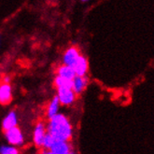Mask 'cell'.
Listing matches in <instances>:
<instances>
[{"mask_svg":"<svg viewBox=\"0 0 154 154\" xmlns=\"http://www.w3.org/2000/svg\"><path fill=\"white\" fill-rule=\"evenodd\" d=\"M80 55H81V52L78 47L70 46L65 51L64 53H63L62 62H63V64H65V65L73 66V65L75 64L76 61L79 59Z\"/></svg>","mask_w":154,"mask_h":154,"instance_id":"cell-6","label":"cell"},{"mask_svg":"<svg viewBox=\"0 0 154 154\" xmlns=\"http://www.w3.org/2000/svg\"><path fill=\"white\" fill-rule=\"evenodd\" d=\"M74 153L73 146L70 141L55 140L49 149V154H71Z\"/></svg>","mask_w":154,"mask_h":154,"instance_id":"cell-5","label":"cell"},{"mask_svg":"<svg viewBox=\"0 0 154 154\" xmlns=\"http://www.w3.org/2000/svg\"><path fill=\"white\" fill-rule=\"evenodd\" d=\"M56 90H57L56 96L61 106H71L75 104L78 95L71 88H60Z\"/></svg>","mask_w":154,"mask_h":154,"instance_id":"cell-4","label":"cell"},{"mask_svg":"<svg viewBox=\"0 0 154 154\" xmlns=\"http://www.w3.org/2000/svg\"><path fill=\"white\" fill-rule=\"evenodd\" d=\"M71 79H67L60 76H55L53 79V85L56 89H60V88H71Z\"/></svg>","mask_w":154,"mask_h":154,"instance_id":"cell-13","label":"cell"},{"mask_svg":"<svg viewBox=\"0 0 154 154\" xmlns=\"http://www.w3.org/2000/svg\"><path fill=\"white\" fill-rule=\"evenodd\" d=\"M48 134L47 131V124L42 121H39L35 123L34 130H33V134H32V140L33 144L35 148L41 149L43 146V141L44 138Z\"/></svg>","mask_w":154,"mask_h":154,"instance_id":"cell-3","label":"cell"},{"mask_svg":"<svg viewBox=\"0 0 154 154\" xmlns=\"http://www.w3.org/2000/svg\"><path fill=\"white\" fill-rule=\"evenodd\" d=\"M18 123H19V117H18L17 112L15 110H11L2 120L1 127L2 130L5 132L8 129L16 127V126H18Z\"/></svg>","mask_w":154,"mask_h":154,"instance_id":"cell-9","label":"cell"},{"mask_svg":"<svg viewBox=\"0 0 154 154\" xmlns=\"http://www.w3.org/2000/svg\"><path fill=\"white\" fill-rule=\"evenodd\" d=\"M13 92L11 83H0V105L7 106L12 101Z\"/></svg>","mask_w":154,"mask_h":154,"instance_id":"cell-7","label":"cell"},{"mask_svg":"<svg viewBox=\"0 0 154 154\" xmlns=\"http://www.w3.org/2000/svg\"><path fill=\"white\" fill-rule=\"evenodd\" d=\"M47 131L55 140L70 141L73 137V125L69 118L65 114L58 113L51 119H48Z\"/></svg>","mask_w":154,"mask_h":154,"instance_id":"cell-1","label":"cell"},{"mask_svg":"<svg viewBox=\"0 0 154 154\" xmlns=\"http://www.w3.org/2000/svg\"><path fill=\"white\" fill-rule=\"evenodd\" d=\"M19 148L12 146L11 144L1 145L0 146V154H19Z\"/></svg>","mask_w":154,"mask_h":154,"instance_id":"cell-14","label":"cell"},{"mask_svg":"<svg viewBox=\"0 0 154 154\" xmlns=\"http://www.w3.org/2000/svg\"><path fill=\"white\" fill-rule=\"evenodd\" d=\"M4 137L8 144H11L17 148H21L25 144L24 134L20 127H13L4 132Z\"/></svg>","mask_w":154,"mask_h":154,"instance_id":"cell-2","label":"cell"},{"mask_svg":"<svg viewBox=\"0 0 154 154\" xmlns=\"http://www.w3.org/2000/svg\"><path fill=\"white\" fill-rule=\"evenodd\" d=\"M72 67H73L76 75L86 76L89 71V62H88L87 58L81 54Z\"/></svg>","mask_w":154,"mask_h":154,"instance_id":"cell-10","label":"cell"},{"mask_svg":"<svg viewBox=\"0 0 154 154\" xmlns=\"http://www.w3.org/2000/svg\"><path fill=\"white\" fill-rule=\"evenodd\" d=\"M56 75L72 80L73 78L76 76V73H75V71L72 66L65 65V64H62L56 68Z\"/></svg>","mask_w":154,"mask_h":154,"instance_id":"cell-12","label":"cell"},{"mask_svg":"<svg viewBox=\"0 0 154 154\" xmlns=\"http://www.w3.org/2000/svg\"><path fill=\"white\" fill-rule=\"evenodd\" d=\"M89 83V80L86 76H78L76 75L71 82V89L74 91L77 95L82 94L86 90Z\"/></svg>","mask_w":154,"mask_h":154,"instance_id":"cell-8","label":"cell"},{"mask_svg":"<svg viewBox=\"0 0 154 154\" xmlns=\"http://www.w3.org/2000/svg\"><path fill=\"white\" fill-rule=\"evenodd\" d=\"M11 78L8 76V75H6L4 78H3V80H2V82H6V83H11Z\"/></svg>","mask_w":154,"mask_h":154,"instance_id":"cell-16","label":"cell"},{"mask_svg":"<svg viewBox=\"0 0 154 154\" xmlns=\"http://www.w3.org/2000/svg\"><path fill=\"white\" fill-rule=\"evenodd\" d=\"M81 1H82V2H87L88 0H81Z\"/></svg>","mask_w":154,"mask_h":154,"instance_id":"cell-17","label":"cell"},{"mask_svg":"<svg viewBox=\"0 0 154 154\" xmlns=\"http://www.w3.org/2000/svg\"><path fill=\"white\" fill-rule=\"evenodd\" d=\"M60 107H61V104L58 100L57 96L55 95L54 97H52L50 102L48 103L47 106H46V117L47 119H51L53 116H55L56 114H58L60 112Z\"/></svg>","mask_w":154,"mask_h":154,"instance_id":"cell-11","label":"cell"},{"mask_svg":"<svg viewBox=\"0 0 154 154\" xmlns=\"http://www.w3.org/2000/svg\"><path fill=\"white\" fill-rule=\"evenodd\" d=\"M54 141H55L54 137H51L50 134H47L46 137H45V138H44V141H43V146H42V148L40 149L47 150L48 151V154H49V149L52 146V144L54 143Z\"/></svg>","mask_w":154,"mask_h":154,"instance_id":"cell-15","label":"cell"}]
</instances>
